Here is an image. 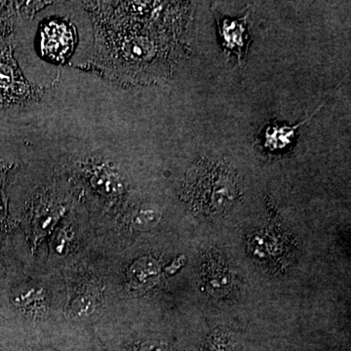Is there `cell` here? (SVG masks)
Here are the masks:
<instances>
[{
  "label": "cell",
  "instance_id": "cell-4",
  "mask_svg": "<svg viewBox=\"0 0 351 351\" xmlns=\"http://www.w3.org/2000/svg\"><path fill=\"white\" fill-rule=\"evenodd\" d=\"M219 34L223 41V45L232 52L237 53L239 62L247 49V16L242 19L218 20Z\"/></svg>",
  "mask_w": 351,
  "mask_h": 351
},
{
  "label": "cell",
  "instance_id": "cell-3",
  "mask_svg": "<svg viewBox=\"0 0 351 351\" xmlns=\"http://www.w3.org/2000/svg\"><path fill=\"white\" fill-rule=\"evenodd\" d=\"M41 44L44 56L57 61L63 60L73 48V31L63 22H51L44 27Z\"/></svg>",
  "mask_w": 351,
  "mask_h": 351
},
{
  "label": "cell",
  "instance_id": "cell-8",
  "mask_svg": "<svg viewBox=\"0 0 351 351\" xmlns=\"http://www.w3.org/2000/svg\"><path fill=\"white\" fill-rule=\"evenodd\" d=\"M158 213L152 209H142L138 211L134 219L136 226H141L144 228L145 225H151L152 223L157 221Z\"/></svg>",
  "mask_w": 351,
  "mask_h": 351
},
{
  "label": "cell",
  "instance_id": "cell-9",
  "mask_svg": "<svg viewBox=\"0 0 351 351\" xmlns=\"http://www.w3.org/2000/svg\"><path fill=\"white\" fill-rule=\"evenodd\" d=\"M204 351H226V346L223 341H211L209 345L206 346Z\"/></svg>",
  "mask_w": 351,
  "mask_h": 351
},
{
  "label": "cell",
  "instance_id": "cell-5",
  "mask_svg": "<svg viewBox=\"0 0 351 351\" xmlns=\"http://www.w3.org/2000/svg\"><path fill=\"white\" fill-rule=\"evenodd\" d=\"M304 122H302L295 127H274V128L267 129V134H265V140H267L265 145L271 151L284 149L292 142L295 131Z\"/></svg>",
  "mask_w": 351,
  "mask_h": 351
},
{
  "label": "cell",
  "instance_id": "cell-7",
  "mask_svg": "<svg viewBox=\"0 0 351 351\" xmlns=\"http://www.w3.org/2000/svg\"><path fill=\"white\" fill-rule=\"evenodd\" d=\"M8 4L0 2V50L6 47V40L12 31V11L8 9Z\"/></svg>",
  "mask_w": 351,
  "mask_h": 351
},
{
  "label": "cell",
  "instance_id": "cell-2",
  "mask_svg": "<svg viewBox=\"0 0 351 351\" xmlns=\"http://www.w3.org/2000/svg\"><path fill=\"white\" fill-rule=\"evenodd\" d=\"M31 95L29 85L23 80L9 46L0 51V108L24 101Z\"/></svg>",
  "mask_w": 351,
  "mask_h": 351
},
{
  "label": "cell",
  "instance_id": "cell-6",
  "mask_svg": "<svg viewBox=\"0 0 351 351\" xmlns=\"http://www.w3.org/2000/svg\"><path fill=\"white\" fill-rule=\"evenodd\" d=\"M92 182L97 189L106 193H119L121 191V182L112 171L101 168L92 173Z\"/></svg>",
  "mask_w": 351,
  "mask_h": 351
},
{
  "label": "cell",
  "instance_id": "cell-1",
  "mask_svg": "<svg viewBox=\"0 0 351 351\" xmlns=\"http://www.w3.org/2000/svg\"><path fill=\"white\" fill-rule=\"evenodd\" d=\"M186 191L191 204L208 213L225 211L237 197L232 171L217 163H198L191 171Z\"/></svg>",
  "mask_w": 351,
  "mask_h": 351
}]
</instances>
